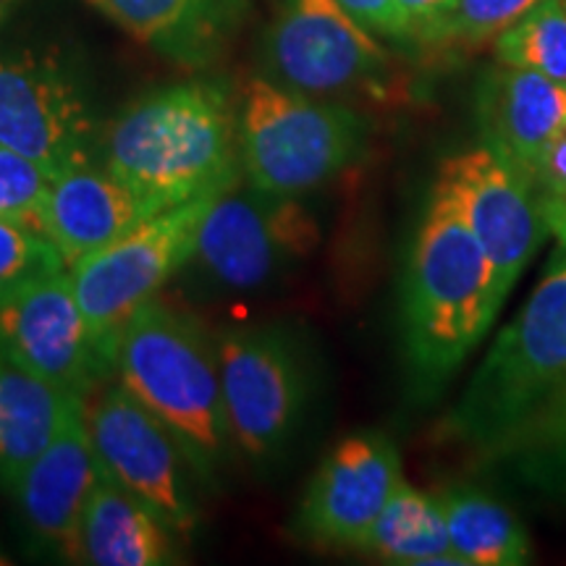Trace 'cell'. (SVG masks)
I'll use <instances>...</instances> for the list:
<instances>
[{"label": "cell", "mask_w": 566, "mask_h": 566, "mask_svg": "<svg viewBox=\"0 0 566 566\" xmlns=\"http://www.w3.org/2000/svg\"><path fill=\"white\" fill-rule=\"evenodd\" d=\"M441 441L566 501V254L556 252L443 417Z\"/></svg>", "instance_id": "1"}, {"label": "cell", "mask_w": 566, "mask_h": 566, "mask_svg": "<svg viewBox=\"0 0 566 566\" xmlns=\"http://www.w3.org/2000/svg\"><path fill=\"white\" fill-rule=\"evenodd\" d=\"M504 302L491 260L436 181L401 273V344L417 394L433 396L454 378Z\"/></svg>", "instance_id": "2"}, {"label": "cell", "mask_w": 566, "mask_h": 566, "mask_svg": "<svg viewBox=\"0 0 566 566\" xmlns=\"http://www.w3.org/2000/svg\"><path fill=\"white\" fill-rule=\"evenodd\" d=\"M101 166L155 210L208 200L242 176L239 116L216 82L147 92L103 134Z\"/></svg>", "instance_id": "3"}, {"label": "cell", "mask_w": 566, "mask_h": 566, "mask_svg": "<svg viewBox=\"0 0 566 566\" xmlns=\"http://www.w3.org/2000/svg\"><path fill=\"white\" fill-rule=\"evenodd\" d=\"M113 375L171 430L184 459L212 478L233 438L226 420L218 349L192 315L153 300L126 323Z\"/></svg>", "instance_id": "4"}, {"label": "cell", "mask_w": 566, "mask_h": 566, "mask_svg": "<svg viewBox=\"0 0 566 566\" xmlns=\"http://www.w3.org/2000/svg\"><path fill=\"white\" fill-rule=\"evenodd\" d=\"M367 126L352 108L268 80L244 87L239 155L252 187L302 197L338 179L363 158Z\"/></svg>", "instance_id": "5"}, {"label": "cell", "mask_w": 566, "mask_h": 566, "mask_svg": "<svg viewBox=\"0 0 566 566\" xmlns=\"http://www.w3.org/2000/svg\"><path fill=\"white\" fill-rule=\"evenodd\" d=\"M210 200L155 212L122 239L66 268L90 336L111 363L126 323L155 300L171 275L189 265Z\"/></svg>", "instance_id": "6"}, {"label": "cell", "mask_w": 566, "mask_h": 566, "mask_svg": "<svg viewBox=\"0 0 566 566\" xmlns=\"http://www.w3.org/2000/svg\"><path fill=\"white\" fill-rule=\"evenodd\" d=\"M226 420L233 449L271 462L300 430L313 373L300 342L283 325H244L216 338Z\"/></svg>", "instance_id": "7"}, {"label": "cell", "mask_w": 566, "mask_h": 566, "mask_svg": "<svg viewBox=\"0 0 566 566\" xmlns=\"http://www.w3.org/2000/svg\"><path fill=\"white\" fill-rule=\"evenodd\" d=\"M321 244V226L300 197L231 187L205 208L189 263L229 292H258L304 263Z\"/></svg>", "instance_id": "8"}, {"label": "cell", "mask_w": 566, "mask_h": 566, "mask_svg": "<svg viewBox=\"0 0 566 566\" xmlns=\"http://www.w3.org/2000/svg\"><path fill=\"white\" fill-rule=\"evenodd\" d=\"M265 59L275 84L310 97H378L391 76L384 48L338 0H286L268 30Z\"/></svg>", "instance_id": "9"}, {"label": "cell", "mask_w": 566, "mask_h": 566, "mask_svg": "<svg viewBox=\"0 0 566 566\" xmlns=\"http://www.w3.org/2000/svg\"><path fill=\"white\" fill-rule=\"evenodd\" d=\"M0 145L53 179L95 166L103 134L80 82L34 55L0 59Z\"/></svg>", "instance_id": "10"}, {"label": "cell", "mask_w": 566, "mask_h": 566, "mask_svg": "<svg viewBox=\"0 0 566 566\" xmlns=\"http://www.w3.org/2000/svg\"><path fill=\"white\" fill-rule=\"evenodd\" d=\"M0 354L82 399L113 375V363L90 336L66 268L34 275L0 300Z\"/></svg>", "instance_id": "11"}, {"label": "cell", "mask_w": 566, "mask_h": 566, "mask_svg": "<svg viewBox=\"0 0 566 566\" xmlns=\"http://www.w3.org/2000/svg\"><path fill=\"white\" fill-rule=\"evenodd\" d=\"M84 417L103 470L145 501L174 533H192L197 509L184 483V454L171 430L122 384L97 386L84 399Z\"/></svg>", "instance_id": "12"}, {"label": "cell", "mask_w": 566, "mask_h": 566, "mask_svg": "<svg viewBox=\"0 0 566 566\" xmlns=\"http://www.w3.org/2000/svg\"><path fill=\"white\" fill-rule=\"evenodd\" d=\"M438 184L454 197L467 226L491 260L504 300L548 237L535 189L485 145L441 163Z\"/></svg>", "instance_id": "13"}, {"label": "cell", "mask_w": 566, "mask_h": 566, "mask_svg": "<svg viewBox=\"0 0 566 566\" xmlns=\"http://www.w3.org/2000/svg\"><path fill=\"white\" fill-rule=\"evenodd\" d=\"M401 480V457L391 438L378 430L346 436L310 480L296 512V535L317 548L363 551Z\"/></svg>", "instance_id": "14"}, {"label": "cell", "mask_w": 566, "mask_h": 566, "mask_svg": "<svg viewBox=\"0 0 566 566\" xmlns=\"http://www.w3.org/2000/svg\"><path fill=\"white\" fill-rule=\"evenodd\" d=\"M101 475L103 467L82 405L66 417L51 443L21 467L6 491L13 495L21 520L42 548L63 562L80 564L82 520Z\"/></svg>", "instance_id": "15"}, {"label": "cell", "mask_w": 566, "mask_h": 566, "mask_svg": "<svg viewBox=\"0 0 566 566\" xmlns=\"http://www.w3.org/2000/svg\"><path fill=\"white\" fill-rule=\"evenodd\" d=\"M478 126L488 150L530 179L551 142L566 129V84L501 63L480 84Z\"/></svg>", "instance_id": "16"}, {"label": "cell", "mask_w": 566, "mask_h": 566, "mask_svg": "<svg viewBox=\"0 0 566 566\" xmlns=\"http://www.w3.org/2000/svg\"><path fill=\"white\" fill-rule=\"evenodd\" d=\"M155 212L150 202L103 166H87L53 179L38 231L61 254L63 265L71 268Z\"/></svg>", "instance_id": "17"}, {"label": "cell", "mask_w": 566, "mask_h": 566, "mask_svg": "<svg viewBox=\"0 0 566 566\" xmlns=\"http://www.w3.org/2000/svg\"><path fill=\"white\" fill-rule=\"evenodd\" d=\"M126 34L181 66H205L242 24L247 0H87Z\"/></svg>", "instance_id": "18"}, {"label": "cell", "mask_w": 566, "mask_h": 566, "mask_svg": "<svg viewBox=\"0 0 566 566\" xmlns=\"http://www.w3.org/2000/svg\"><path fill=\"white\" fill-rule=\"evenodd\" d=\"M174 530L145 501L103 470L82 520L80 564L163 566L174 564Z\"/></svg>", "instance_id": "19"}, {"label": "cell", "mask_w": 566, "mask_h": 566, "mask_svg": "<svg viewBox=\"0 0 566 566\" xmlns=\"http://www.w3.org/2000/svg\"><path fill=\"white\" fill-rule=\"evenodd\" d=\"M82 405V396L61 391L0 354V483L3 488L17 478L21 467L51 443L66 417Z\"/></svg>", "instance_id": "20"}, {"label": "cell", "mask_w": 566, "mask_h": 566, "mask_svg": "<svg viewBox=\"0 0 566 566\" xmlns=\"http://www.w3.org/2000/svg\"><path fill=\"white\" fill-rule=\"evenodd\" d=\"M451 546L462 566H522L533 562V543L512 509L475 485L438 493Z\"/></svg>", "instance_id": "21"}, {"label": "cell", "mask_w": 566, "mask_h": 566, "mask_svg": "<svg viewBox=\"0 0 566 566\" xmlns=\"http://www.w3.org/2000/svg\"><path fill=\"white\" fill-rule=\"evenodd\" d=\"M359 554L401 566H462L438 493L417 491L407 480L388 499Z\"/></svg>", "instance_id": "22"}, {"label": "cell", "mask_w": 566, "mask_h": 566, "mask_svg": "<svg viewBox=\"0 0 566 566\" xmlns=\"http://www.w3.org/2000/svg\"><path fill=\"white\" fill-rule=\"evenodd\" d=\"M495 59L566 84V0H541L514 21L495 38Z\"/></svg>", "instance_id": "23"}, {"label": "cell", "mask_w": 566, "mask_h": 566, "mask_svg": "<svg viewBox=\"0 0 566 566\" xmlns=\"http://www.w3.org/2000/svg\"><path fill=\"white\" fill-rule=\"evenodd\" d=\"M537 3L541 0H449L415 40L436 48H478L499 38Z\"/></svg>", "instance_id": "24"}, {"label": "cell", "mask_w": 566, "mask_h": 566, "mask_svg": "<svg viewBox=\"0 0 566 566\" xmlns=\"http://www.w3.org/2000/svg\"><path fill=\"white\" fill-rule=\"evenodd\" d=\"M51 187L53 176L45 168L0 145V221L38 231Z\"/></svg>", "instance_id": "25"}, {"label": "cell", "mask_w": 566, "mask_h": 566, "mask_svg": "<svg viewBox=\"0 0 566 566\" xmlns=\"http://www.w3.org/2000/svg\"><path fill=\"white\" fill-rule=\"evenodd\" d=\"M61 268V254L42 233L0 221V300L34 275Z\"/></svg>", "instance_id": "26"}, {"label": "cell", "mask_w": 566, "mask_h": 566, "mask_svg": "<svg viewBox=\"0 0 566 566\" xmlns=\"http://www.w3.org/2000/svg\"><path fill=\"white\" fill-rule=\"evenodd\" d=\"M527 181L541 208H566V129L551 142Z\"/></svg>", "instance_id": "27"}, {"label": "cell", "mask_w": 566, "mask_h": 566, "mask_svg": "<svg viewBox=\"0 0 566 566\" xmlns=\"http://www.w3.org/2000/svg\"><path fill=\"white\" fill-rule=\"evenodd\" d=\"M365 30L399 38V19H396V0H338Z\"/></svg>", "instance_id": "28"}, {"label": "cell", "mask_w": 566, "mask_h": 566, "mask_svg": "<svg viewBox=\"0 0 566 566\" xmlns=\"http://www.w3.org/2000/svg\"><path fill=\"white\" fill-rule=\"evenodd\" d=\"M449 0H396L399 38H415L417 32L446 9Z\"/></svg>", "instance_id": "29"}, {"label": "cell", "mask_w": 566, "mask_h": 566, "mask_svg": "<svg viewBox=\"0 0 566 566\" xmlns=\"http://www.w3.org/2000/svg\"><path fill=\"white\" fill-rule=\"evenodd\" d=\"M17 3H19V0H0V24H3L6 17H9Z\"/></svg>", "instance_id": "30"}, {"label": "cell", "mask_w": 566, "mask_h": 566, "mask_svg": "<svg viewBox=\"0 0 566 566\" xmlns=\"http://www.w3.org/2000/svg\"><path fill=\"white\" fill-rule=\"evenodd\" d=\"M9 564H13V558H11L9 554H6L3 548H0V566H9Z\"/></svg>", "instance_id": "31"}]
</instances>
